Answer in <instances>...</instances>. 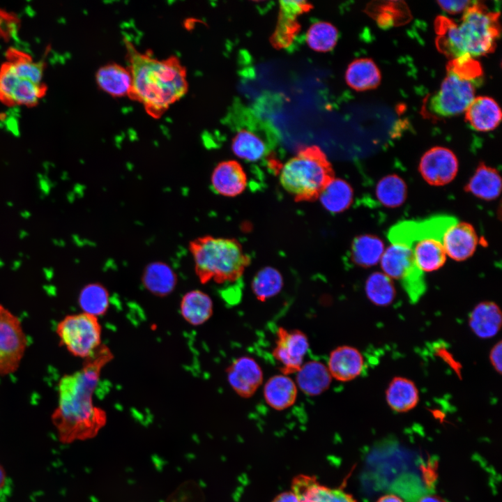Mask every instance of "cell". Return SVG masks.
Masks as SVG:
<instances>
[{
	"instance_id": "8fae6325",
	"label": "cell",
	"mask_w": 502,
	"mask_h": 502,
	"mask_svg": "<svg viewBox=\"0 0 502 502\" xmlns=\"http://www.w3.org/2000/svg\"><path fill=\"white\" fill-rule=\"evenodd\" d=\"M309 346L308 338L303 331L278 328L272 353L283 374L288 375L298 371L303 364Z\"/></svg>"
},
{
	"instance_id": "ffe728a7",
	"label": "cell",
	"mask_w": 502,
	"mask_h": 502,
	"mask_svg": "<svg viewBox=\"0 0 502 502\" xmlns=\"http://www.w3.org/2000/svg\"><path fill=\"white\" fill-rule=\"evenodd\" d=\"M502 118L497 102L487 96L474 98L465 111V119L475 130L480 132L496 128Z\"/></svg>"
},
{
	"instance_id": "7402d4cb",
	"label": "cell",
	"mask_w": 502,
	"mask_h": 502,
	"mask_svg": "<svg viewBox=\"0 0 502 502\" xmlns=\"http://www.w3.org/2000/svg\"><path fill=\"white\" fill-rule=\"evenodd\" d=\"M332 376L326 365L318 360L303 363L296 372L297 387L308 396H317L330 386Z\"/></svg>"
},
{
	"instance_id": "ee69618b",
	"label": "cell",
	"mask_w": 502,
	"mask_h": 502,
	"mask_svg": "<svg viewBox=\"0 0 502 502\" xmlns=\"http://www.w3.org/2000/svg\"><path fill=\"white\" fill-rule=\"evenodd\" d=\"M376 502H404L400 496L389 494L379 498Z\"/></svg>"
},
{
	"instance_id": "1f68e13d",
	"label": "cell",
	"mask_w": 502,
	"mask_h": 502,
	"mask_svg": "<svg viewBox=\"0 0 502 502\" xmlns=\"http://www.w3.org/2000/svg\"><path fill=\"white\" fill-rule=\"evenodd\" d=\"M78 304L83 311L96 317L106 313L109 306V294L106 287L100 283L86 284L78 296Z\"/></svg>"
},
{
	"instance_id": "ba28073f",
	"label": "cell",
	"mask_w": 502,
	"mask_h": 502,
	"mask_svg": "<svg viewBox=\"0 0 502 502\" xmlns=\"http://www.w3.org/2000/svg\"><path fill=\"white\" fill-rule=\"evenodd\" d=\"M60 344L74 356L86 359L102 345V327L98 317L86 314H69L56 326Z\"/></svg>"
},
{
	"instance_id": "e0dca14e",
	"label": "cell",
	"mask_w": 502,
	"mask_h": 502,
	"mask_svg": "<svg viewBox=\"0 0 502 502\" xmlns=\"http://www.w3.org/2000/svg\"><path fill=\"white\" fill-rule=\"evenodd\" d=\"M211 183L218 195L233 197L241 194L247 185V176L241 165L229 160L218 163L212 172Z\"/></svg>"
},
{
	"instance_id": "b9f144b4",
	"label": "cell",
	"mask_w": 502,
	"mask_h": 502,
	"mask_svg": "<svg viewBox=\"0 0 502 502\" xmlns=\"http://www.w3.org/2000/svg\"><path fill=\"white\" fill-rule=\"evenodd\" d=\"M501 353L502 342L499 340L492 347L489 354V361L492 367L499 374H501L502 371Z\"/></svg>"
},
{
	"instance_id": "3957f363",
	"label": "cell",
	"mask_w": 502,
	"mask_h": 502,
	"mask_svg": "<svg viewBox=\"0 0 502 502\" xmlns=\"http://www.w3.org/2000/svg\"><path fill=\"white\" fill-rule=\"evenodd\" d=\"M499 16L478 3L464 11L457 24L439 16L435 20L438 50L450 59L466 54L475 58L491 53L500 33Z\"/></svg>"
},
{
	"instance_id": "d4e9b609",
	"label": "cell",
	"mask_w": 502,
	"mask_h": 502,
	"mask_svg": "<svg viewBox=\"0 0 502 502\" xmlns=\"http://www.w3.org/2000/svg\"><path fill=\"white\" fill-rule=\"evenodd\" d=\"M99 88L113 97L128 96L132 86V77L128 68L111 63L101 66L96 73Z\"/></svg>"
},
{
	"instance_id": "74e56055",
	"label": "cell",
	"mask_w": 502,
	"mask_h": 502,
	"mask_svg": "<svg viewBox=\"0 0 502 502\" xmlns=\"http://www.w3.org/2000/svg\"><path fill=\"white\" fill-rule=\"evenodd\" d=\"M46 89L43 83L20 78L12 94V106H34L44 96Z\"/></svg>"
},
{
	"instance_id": "7bdbcfd3",
	"label": "cell",
	"mask_w": 502,
	"mask_h": 502,
	"mask_svg": "<svg viewBox=\"0 0 502 502\" xmlns=\"http://www.w3.org/2000/svg\"><path fill=\"white\" fill-rule=\"evenodd\" d=\"M272 502H298V500L296 494L291 490L279 494Z\"/></svg>"
},
{
	"instance_id": "d6986e66",
	"label": "cell",
	"mask_w": 502,
	"mask_h": 502,
	"mask_svg": "<svg viewBox=\"0 0 502 502\" xmlns=\"http://www.w3.org/2000/svg\"><path fill=\"white\" fill-rule=\"evenodd\" d=\"M502 314L499 306L493 301H482L471 310L469 326L472 332L481 339L495 336L501 328Z\"/></svg>"
},
{
	"instance_id": "d6a6232c",
	"label": "cell",
	"mask_w": 502,
	"mask_h": 502,
	"mask_svg": "<svg viewBox=\"0 0 502 502\" xmlns=\"http://www.w3.org/2000/svg\"><path fill=\"white\" fill-rule=\"evenodd\" d=\"M365 290L370 301L379 307L390 305L396 296L392 279L380 272L373 273L367 277Z\"/></svg>"
},
{
	"instance_id": "44dd1931",
	"label": "cell",
	"mask_w": 502,
	"mask_h": 502,
	"mask_svg": "<svg viewBox=\"0 0 502 502\" xmlns=\"http://www.w3.org/2000/svg\"><path fill=\"white\" fill-rule=\"evenodd\" d=\"M178 277L174 269L164 261L148 264L142 275L144 287L154 296L164 297L176 288Z\"/></svg>"
},
{
	"instance_id": "60d3db41",
	"label": "cell",
	"mask_w": 502,
	"mask_h": 502,
	"mask_svg": "<svg viewBox=\"0 0 502 502\" xmlns=\"http://www.w3.org/2000/svg\"><path fill=\"white\" fill-rule=\"evenodd\" d=\"M441 8L451 14L464 12L471 3L469 1H439Z\"/></svg>"
},
{
	"instance_id": "5b68a950",
	"label": "cell",
	"mask_w": 502,
	"mask_h": 502,
	"mask_svg": "<svg viewBox=\"0 0 502 502\" xmlns=\"http://www.w3.org/2000/svg\"><path fill=\"white\" fill-rule=\"evenodd\" d=\"M457 221V218L448 215H434L422 220H406L390 228V237L393 243L411 248L419 268L423 272H431L445 264L443 235Z\"/></svg>"
},
{
	"instance_id": "ac0fdd59",
	"label": "cell",
	"mask_w": 502,
	"mask_h": 502,
	"mask_svg": "<svg viewBox=\"0 0 502 502\" xmlns=\"http://www.w3.org/2000/svg\"><path fill=\"white\" fill-rule=\"evenodd\" d=\"M478 244L473 227L458 220L445 232L443 245L446 254L455 261H464L471 257Z\"/></svg>"
},
{
	"instance_id": "ab89813d",
	"label": "cell",
	"mask_w": 502,
	"mask_h": 502,
	"mask_svg": "<svg viewBox=\"0 0 502 502\" xmlns=\"http://www.w3.org/2000/svg\"><path fill=\"white\" fill-rule=\"evenodd\" d=\"M17 19L10 13L0 10V36L8 37L16 31Z\"/></svg>"
},
{
	"instance_id": "8992f818",
	"label": "cell",
	"mask_w": 502,
	"mask_h": 502,
	"mask_svg": "<svg viewBox=\"0 0 502 502\" xmlns=\"http://www.w3.org/2000/svg\"><path fill=\"white\" fill-rule=\"evenodd\" d=\"M334 178L331 164L317 145L300 147L282 166L279 176L282 186L296 201L316 200Z\"/></svg>"
},
{
	"instance_id": "6da1fadb",
	"label": "cell",
	"mask_w": 502,
	"mask_h": 502,
	"mask_svg": "<svg viewBox=\"0 0 502 502\" xmlns=\"http://www.w3.org/2000/svg\"><path fill=\"white\" fill-rule=\"evenodd\" d=\"M113 358L111 349L102 344L79 370L60 379L51 420L61 443L91 439L105 425L106 412L93 404V397L103 367Z\"/></svg>"
},
{
	"instance_id": "9a60e30c",
	"label": "cell",
	"mask_w": 502,
	"mask_h": 502,
	"mask_svg": "<svg viewBox=\"0 0 502 502\" xmlns=\"http://www.w3.org/2000/svg\"><path fill=\"white\" fill-rule=\"evenodd\" d=\"M291 491L298 502H357L341 488H330L319 483L313 476L300 474L291 481Z\"/></svg>"
},
{
	"instance_id": "f6af8a7d",
	"label": "cell",
	"mask_w": 502,
	"mask_h": 502,
	"mask_svg": "<svg viewBox=\"0 0 502 502\" xmlns=\"http://www.w3.org/2000/svg\"><path fill=\"white\" fill-rule=\"evenodd\" d=\"M7 473L3 466L0 464V492L6 487L7 482Z\"/></svg>"
},
{
	"instance_id": "f546056e",
	"label": "cell",
	"mask_w": 502,
	"mask_h": 502,
	"mask_svg": "<svg viewBox=\"0 0 502 502\" xmlns=\"http://www.w3.org/2000/svg\"><path fill=\"white\" fill-rule=\"evenodd\" d=\"M383 250V243L378 236L372 234L360 235L352 242L351 259L360 266H372L381 260Z\"/></svg>"
},
{
	"instance_id": "83f0119b",
	"label": "cell",
	"mask_w": 502,
	"mask_h": 502,
	"mask_svg": "<svg viewBox=\"0 0 502 502\" xmlns=\"http://www.w3.org/2000/svg\"><path fill=\"white\" fill-rule=\"evenodd\" d=\"M345 79L347 84L358 91L376 88L381 81V73L375 63L370 59L353 60L348 66Z\"/></svg>"
},
{
	"instance_id": "603a6c76",
	"label": "cell",
	"mask_w": 502,
	"mask_h": 502,
	"mask_svg": "<svg viewBox=\"0 0 502 502\" xmlns=\"http://www.w3.org/2000/svg\"><path fill=\"white\" fill-rule=\"evenodd\" d=\"M386 401L389 407L397 413L408 412L419 402V390L410 379L395 376L390 381L385 393Z\"/></svg>"
},
{
	"instance_id": "4fadbf2b",
	"label": "cell",
	"mask_w": 502,
	"mask_h": 502,
	"mask_svg": "<svg viewBox=\"0 0 502 502\" xmlns=\"http://www.w3.org/2000/svg\"><path fill=\"white\" fill-rule=\"evenodd\" d=\"M228 382L240 397L248 398L258 390L263 381V372L252 357L241 356L235 359L226 370Z\"/></svg>"
},
{
	"instance_id": "9c48e42d",
	"label": "cell",
	"mask_w": 502,
	"mask_h": 502,
	"mask_svg": "<svg viewBox=\"0 0 502 502\" xmlns=\"http://www.w3.org/2000/svg\"><path fill=\"white\" fill-rule=\"evenodd\" d=\"M446 71L439 90L430 97L427 103V109L436 118L450 117L464 112L475 98L476 85L481 82Z\"/></svg>"
},
{
	"instance_id": "7a4b0ae2",
	"label": "cell",
	"mask_w": 502,
	"mask_h": 502,
	"mask_svg": "<svg viewBox=\"0 0 502 502\" xmlns=\"http://www.w3.org/2000/svg\"><path fill=\"white\" fill-rule=\"evenodd\" d=\"M124 42L132 77L128 97L142 104L150 116L158 119L188 92L186 69L175 56L158 59L139 52L129 40Z\"/></svg>"
},
{
	"instance_id": "277c9868",
	"label": "cell",
	"mask_w": 502,
	"mask_h": 502,
	"mask_svg": "<svg viewBox=\"0 0 502 502\" xmlns=\"http://www.w3.org/2000/svg\"><path fill=\"white\" fill-rule=\"evenodd\" d=\"M189 250L195 274L202 284L211 280L218 284L236 282L250 263V257L234 238L200 236L190 241Z\"/></svg>"
},
{
	"instance_id": "4dcf8cb0",
	"label": "cell",
	"mask_w": 502,
	"mask_h": 502,
	"mask_svg": "<svg viewBox=\"0 0 502 502\" xmlns=\"http://www.w3.org/2000/svg\"><path fill=\"white\" fill-rule=\"evenodd\" d=\"M353 197L351 185L342 178H334L321 191L319 199L327 211L341 213L351 206Z\"/></svg>"
},
{
	"instance_id": "cb8c5ba5",
	"label": "cell",
	"mask_w": 502,
	"mask_h": 502,
	"mask_svg": "<svg viewBox=\"0 0 502 502\" xmlns=\"http://www.w3.org/2000/svg\"><path fill=\"white\" fill-rule=\"evenodd\" d=\"M298 387L288 375L276 374L268 379L264 386V397L271 408L282 411L291 406L296 402Z\"/></svg>"
},
{
	"instance_id": "f35d334b",
	"label": "cell",
	"mask_w": 502,
	"mask_h": 502,
	"mask_svg": "<svg viewBox=\"0 0 502 502\" xmlns=\"http://www.w3.org/2000/svg\"><path fill=\"white\" fill-rule=\"evenodd\" d=\"M20 77L11 64L5 61L0 66V101L12 106V94Z\"/></svg>"
},
{
	"instance_id": "484cf974",
	"label": "cell",
	"mask_w": 502,
	"mask_h": 502,
	"mask_svg": "<svg viewBox=\"0 0 502 502\" xmlns=\"http://www.w3.org/2000/svg\"><path fill=\"white\" fill-rule=\"evenodd\" d=\"M501 178L494 168L481 162L464 186V190L486 201L497 198L501 191Z\"/></svg>"
},
{
	"instance_id": "8d00e7d4",
	"label": "cell",
	"mask_w": 502,
	"mask_h": 502,
	"mask_svg": "<svg viewBox=\"0 0 502 502\" xmlns=\"http://www.w3.org/2000/svg\"><path fill=\"white\" fill-rule=\"evenodd\" d=\"M337 29L327 22H317L312 24L306 33L307 45L312 50L321 52L333 50L337 43Z\"/></svg>"
},
{
	"instance_id": "2e32d148",
	"label": "cell",
	"mask_w": 502,
	"mask_h": 502,
	"mask_svg": "<svg viewBox=\"0 0 502 502\" xmlns=\"http://www.w3.org/2000/svg\"><path fill=\"white\" fill-rule=\"evenodd\" d=\"M365 367L364 357L356 347L342 345L335 348L329 355L327 367L337 381L347 382L359 376Z\"/></svg>"
},
{
	"instance_id": "30bf717a",
	"label": "cell",
	"mask_w": 502,
	"mask_h": 502,
	"mask_svg": "<svg viewBox=\"0 0 502 502\" xmlns=\"http://www.w3.org/2000/svg\"><path fill=\"white\" fill-rule=\"evenodd\" d=\"M27 342L19 318L0 304V376L12 374L18 369Z\"/></svg>"
},
{
	"instance_id": "f1b7e54d",
	"label": "cell",
	"mask_w": 502,
	"mask_h": 502,
	"mask_svg": "<svg viewBox=\"0 0 502 502\" xmlns=\"http://www.w3.org/2000/svg\"><path fill=\"white\" fill-rule=\"evenodd\" d=\"M231 150L237 157L241 159L249 162H257L268 156L270 147L255 132L241 129L232 139Z\"/></svg>"
},
{
	"instance_id": "d590c367",
	"label": "cell",
	"mask_w": 502,
	"mask_h": 502,
	"mask_svg": "<svg viewBox=\"0 0 502 502\" xmlns=\"http://www.w3.org/2000/svg\"><path fill=\"white\" fill-rule=\"evenodd\" d=\"M6 56V61L11 64L20 78L43 83L44 67L42 63L34 61L28 54L15 48L8 50Z\"/></svg>"
},
{
	"instance_id": "4316f807",
	"label": "cell",
	"mask_w": 502,
	"mask_h": 502,
	"mask_svg": "<svg viewBox=\"0 0 502 502\" xmlns=\"http://www.w3.org/2000/svg\"><path fill=\"white\" fill-rule=\"evenodd\" d=\"M180 312L190 325L200 326L211 317L213 303L206 293L199 289L191 290L183 296L180 303Z\"/></svg>"
},
{
	"instance_id": "7c38bea8",
	"label": "cell",
	"mask_w": 502,
	"mask_h": 502,
	"mask_svg": "<svg viewBox=\"0 0 502 502\" xmlns=\"http://www.w3.org/2000/svg\"><path fill=\"white\" fill-rule=\"evenodd\" d=\"M418 169L426 182L440 186L449 183L455 178L458 171V161L451 150L434 146L424 153Z\"/></svg>"
},
{
	"instance_id": "836d02e7",
	"label": "cell",
	"mask_w": 502,
	"mask_h": 502,
	"mask_svg": "<svg viewBox=\"0 0 502 502\" xmlns=\"http://www.w3.org/2000/svg\"><path fill=\"white\" fill-rule=\"evenodd\" d=\"M376 195L385 206H400L406 200L407 188L402 178L396 174H389L382 178L376 187Z\"/></svg>"
},
{
	"instance_id": "5bb4252c",
	"label": "cell",
	"mask_w": 502,
	"mask_h": 502,
	"mask_svg": "<svg viewBox=\"0 0 502 502\" xmlns=\"http://www.w3.org/2000/svg\"><path fill=\"white\" fill-rule=\"evenodd\" d=\"M278 21L270 41L276 49L287 47L291 44L301 25L297 17L312 8L305 1H280Z\"/></svg>"
},
{
	"instance_id": "52a82bcc",
	"label": "cell",
	"mask_w": 502,
	"mask_h": 502,
	"mask_svg": "<svg viewBox=\"0 0 502 502\" xmlns=\"http://www.w3.org/2000/svg\"><path fill=\"white\" fill-rule=\"evenodd\" d=\"M383 273L400 281L409 301L415 304L427 290L424 272L417 264L412 249L400 244H391L381 258Z\"/></svg>"
},
{
	"instance_id": "e575fe53",
	"label": "cell",
	"mask_w": 502,
	"mask_h": 502,
	"mask_svg": "<svg viewBox=\"0 0 502 502\" xmlns=\"http://www.w3.org/2000/svg\"><path fill=\"white\" fill-rule=\"evenodd\" d=\"M283 284L281 273L275 268L266 266L254 276L251 288L256 298L263 302L279 294Z\"/></svg>"
},
{
	"instance_id": "bcb514c9",
	"label": "cell",
	"mask_w": 502,
	"mask_h": 502,
	"mask_svg": "<svg viewBox=\"0 0 502 502\" xmlns=\"http://www.w3.org/2000/svg\"><path fill=\"white\" fill-rule=\"evenodd\" d=\"M418 502H446L441 497L435 495H428L421 498Z\"/></svg>"
}]
</instances>
